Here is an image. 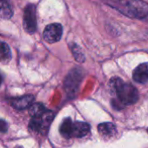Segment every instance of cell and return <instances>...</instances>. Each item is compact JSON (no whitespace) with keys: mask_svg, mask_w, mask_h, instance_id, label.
<instances>
[{"mask_svg":"<svg viewBox=\"0 0 148 148\" xmlns=\"http://www.w3.org/2000/svg\"><path fill=\"white\" fill-rule=\"evenodd\" d=\"M147 132H148V130H147Z\"/></svg>","mask_w":148,"mask_h":148,"instance_id":"obj_18","label":"cell"},{"mask_svg":"<svg viewBox=\"0 0 148 148\" xmlns=\"http://www.w3.org/2000/svg\"><path fill=\"white\" fill-rule=\"evenodd\" d=\"M16 148H23V147H20V146H18V147H16Z\"/></svg>","mask_w":148,"mask_h":148,"instance_id":"obj_17","label":"cell"},{"mask_svg":"<svg viewBox=\"0 0 148 148\" xmlns=\"http://www.w3.org/2000/svg\"><path fill=\"white\" fill-rule=\"evenodd\" d=\"M90 132V125L85 122H75L72 125V137L82 138Z\"/></svg>","mask_w":148,"mask_h":148,"instance_id":"obj_8","label":"cell"},{"mask_svg":"<svg viewBox=\"0 0 148 148\" xmlns=\"http://www.w3.org/2000/svg\"><path fill=\"white\" fill-rule=\"evenodd\" d=\"M12 59V51L10 46L3 42L0 44V63L7 64Z\"/></svg>","mask_w":148,"mask_h":148,"instance_id":"obj_11","label":"cell"},{"mask_svg":"<svg viewBox=\"0 0 148 148\" xmlns=\"http://www.w3.org/2000/svg\"><path fill=\"white\" fill-rule=\"evenodd\" d=\"M53 119V113L50 111H45L41 115L37 117H32L31 120L30 127L39 132H43L44 131H47L48 127L51 125V122Z\"/></svg>","mask_w":148,"mask_h":148,"instance_id":"obj_3","label":"cell"},{"mask_svg":"<svg viewBox=\"0 0 148 148\" xmlns=\"http://www.w3.org/2000/svg\"><path fill=\"white\" fill-rule=\"evenodd\" d=\"M2 81H3V78H2V75H1V73H0V85L2 84Z\"/></svg>","mask_w":148,"mask_h":148,"instance_id":"obj_16","label":"cell"},{"mask_svg":"<svg viewBox=\"0 0 148 148\" xmlns=\"http://www.w3.org/2000/svg\"><path fill=\"white\" fill-rule=\"evenodd\" d=\"M98 130H99V132L104 137H112L117 132L116 126L112 123H110V122L102 123L99 125Z\"/></svg>","mask_w":148,"mask_h":148,"instance_id":"obj_10","label":"cell"},{"mask_svg":"<svg viewBox=\"0 0 148 148\" xmlns=\"http://www.w3.org/2000/svg\"><path fill=\"white\" fill-rule=\"evenodd\" d=\"M63 34V28L60 24H51L44 31V39L49 44H54L60 40Z\"/></svg>","mask_w":148,"mask_h":148,"instance_id":"obj_5","label":"cell"},{"mask_svg":"<svg viewBox=\"0 0 148 148\" xmlns=\"http://www.w3.org/2000/svg\"><path fill=\"white\" fill-rule=\"evenodd\" d=\"M8 130V125L7 123L3 120V119H0V132H5Z\"/></svg>","mask_w":148,"mask_h":148,"instance_id":"obj_15","label":"cell"},{"mask_svg":"<svg viewBox=\"0 0 148 148\" xmlns=\"http://www.w3.org/2000/svg\"><path fill=\"white\" fill-rule=\"evenodd\" d=\"M33 101H34V97L32 95H25L13 99L12 101V106L18 110H23L30 107L32 105Z\"/></svg>","mask_w":148,"mask_h":148,"instance_id":"obj_7","label":"cell"},{"mask_svg":"<svg viewBox=\"0 0 148 148\" xmlns=\"http://www.w3.org/2000/svg\"><path fill=\"white\" fill-rule=\"evenodd\" d=\"M108 5L132 18H144L148 16V4L142 0H104Z\"/></svg>","mask_w":148,"mask_h":148,"instance_id":"obj_2","label":"cell"},{"mask_svg":"<svg viewBox=\"0 0 148 148\" xmlns=\"http://www.w3.org/2000/svg\"><path fill=\"white\" fill-rule=\"evenodd\" d=\"M72 125H73V123H72L71 119L69 118L65 119L62 122V124L59 127V132H60L61 135L66 138L72 137Z\"/></svg>","mask_w":148,"mask_h":148,"instance_id":"obj_12","label":"cell"},{"mask_svg":"<svg viewBox=\"0 0 148 148\" xmlns=\"http://www.w3.org/2000/svg\"><path fill=\"white\" fill-rule=\"evenodd\" d=\"M23 25L28 33H34L37 30V17L36 7L33 5H29L25 7L23 18Z\"/></svg>","mask_w":148,"mask_h":148,"instance_id":"obj_4","label":"cell"},{"mask_svg":"<svg viewBox=\"0 0 148 148\" xmlns=\"http://www.w3.org/2000/svg\"><path fill=\"white\" fill-rule=\"evenodd\" d=\"M45 111V106L42 104H34L30 106V114L32 115V117H37L41 115Z\"/></svg>","mask_w":148,"mask_h":148,"instance_id":"obj_13","label":"cell"},{"mask_svg":"<svg viewBox=\"0 0 148 148\" xmlns=\"http://www.w3.org/2000/svg\"><path fill=\"white\" fill-rule=\"evenodd\" d=\"M132 78L138 84L148 83V63H143L138 65L133 71Z\"/></svg>","mask_w":148,"mask_h":148,"instance_id":"obj_6","label":"cell"},{"mask_svg":"<svg viewBox=\"0 0 148 148\" xmlns=\"http://www.w3.org/2000/svg\"><path fill=\"white\" fill-rule=\"evenodd\" d=\"M110 86L117 96V99L112 101V105L118 110L125 106L133 105L138 100V90L132 84L125 83L119 78H112L110 81Z\"/></svg>","mask_w":148,"mask_h":148,"instance_id":"obj_1","label":"cell"},{"mask_svg":"<svg viewBox=\"0 0 148 148\" xmlns=\"http://www.w3.org/2000/svg\"><path fill=\"white\" fill-rule=\"evenodd\" d=\"M71 51H72L73 56L75 57V59L78 62L82 63L85 61V55L79 46H78L77 45H71Z\"/></svg>","mask_w":148,"mask_h":148,"instance_id":"obj_14","label":"cell"},{"mask_svg":"<svg viewBox=\"0 0 148 148\" xmlns=\"http://www.w3.org/2000/svg\"><path fill=\"white\" fill-rule=\"evenodd\" d=\"M13 15V10L10 0H0V18L9 19Z\"/></svg>","mask_w":148,"mask_h":148,"instance_id":"obj_9","label":"cell"}]
</instances>
